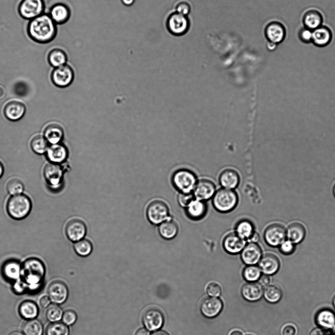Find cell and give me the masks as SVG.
Returning a JSON list of instances; mask_svg holds the SVG:
<instances>
[{
  "label": "cell",
  "instance_id": "1",
  "mask_svg": "<svg viewBox=\"0 0 335 335\" xmlns=\"http://www.w3.org/2000/svg\"><path fill=\"white\" fill-rule=\"evenodd\" d=\"M57 25L49 14L43 13L31 19L28 27L29 37L40 43H47L52 41L57 33Z\"/></svg>",
  "mask_w": 335,
  "mask_h": 335
},
{
  "label": "cell",
  "instance_id": "2",
  "mask_svg": "<svg viewBox=\"0 0 335 335\" xmlns=\"http://www.w3.org/2000/svg\"><path fill=\"white\" fill-rule=\"evenodd\" d=\"M45 273L44 265L38 258H28L22 265L21 276L30 288L35 289L38 286L44 278Z\"/></svg>",
  "mask_w": 335,
  "mask_h": 335
},
{
  "label": "cell",
  "instance_id": "3",
  "mask_svg": "<svg viewBox=\"0 0 335 335\" xmlns=\"http://www.w3.org/2000/svg\"><path fill=\"white\" fill-rule=\"evenodd\" d=\"M31 202L25 195L19 194L12 195L7 201V212L12 218L22 220L26 218L31 209Z\"/></svg>",
  "mask_w": 335,
  "mask_h": 335
},
{
  "label": "cell",
  "instance_id": "4",
  "mask_svg": "<svg viewBox=\"0 0 335 335\" xmlns=\"http://www.w3.org/2000/svg\"><path fill=\"white\" fill-rule=\"evenodd\" d=\"M212 198L213 207L221 213L231 211L238 202V196L235 191L223 188L217 191Z\"/></svg>",
  "mask_w": 335,
  "mask_h": 335
},
{
  "label": "cell",
  "instance_id": "5",
  "mask_svg": "<svg viewBox=\"0 0 335 335\" xmlns=\"http://www.w3.org/2000/svg\"><path fill=\"white\" fill-rule=\"evenodd\" d=\"M197 181L195 174L185 169L177 170L172 177V184L180 193H191Z\"/></svg>",
  "mask_w": 335,
  "mask_h": 335
},
{
  "label": "cell",
  "instance_id": "6",
  "mask_svg": "<svg viewBox=\"0 0 335 335\" xmlns=\"http://www.w3.org/2000/svg\"><path fill=\"white\" fill-rule=\"evenodd\" d=\"M146 214L149 222L155 225H159L169 219V208L167 204L161 200L151 201L147 207Z\"/></svg>",
  "mask_w": 335,
  "mask_h": 335
},
{
  "label": "cell",
  "instance_id": "7",
  "mask_svg": "<svg viewBox=\"0 0 335 335\" xmlns=\"http://www.w3.org/2000/svg\"><path fill=\"white\" fill-rule=\"evenodd\" d=\"M190 21L187 16L176 12L170 14L167 21V27L169 32L176 36L185 34L189 29Z\"/></svg>",
  "mask_w": 335,
  "mask_h": 335
},
{
  "label": "cell",
  "instance_id": "8",
  "mask_svg": "<svg viewBox=\"0 0 335 335\" xmlns=\"http://www.w3.org/2000/svg\"><path fill=\"white\" fill-rule=\"evenodd\" d=\"M45 10L43 0H23L19 6V12L25 19L30 20L43 14Z\"/></svg>",
  "mask_w": 335,
  "mask_h": 335
},
{
  "label": "cell",
  "instance_id": "9",
  "mask_svg": "<svg viewBox=\"0 0 335 335\" xmlns=\"http://www.w3.org/2000/svg\"><path fill=\"white\" fill-rule=\"evenodd\" d=\"M286 237L285 229L283 226L278 223L269 225L264 232L265 242L273 247L279 246L285 240Z\"/></svg>",
  "mask_w": 335,
  "mask_h": 335
},
{
  "label": "cell",
  "instance_id": "10",
  "mask_svg": "<svg viewBox=\"0 0 335 335\" xmlns=\"http://www.w3.org/2000/svg\"><path fill=\"white\" fill-rule=\"evenodd\" d=\"M73 78V70L67 64L54 68L51 73L52 82L58 87H63L69 85Z\"/></svg>",
  "mask_w": 335,
  "mask_h": 335
},
{
  "label": "cell",
  "instance_id": "11",
  "mask_svg": "<svg viewBox=\"0 0 335 335\" xmlns=\"http://www.w3.org/2000/svg\"><path fill=\"white\" fill-rule=\"evenodd\" d=\"M216 190L213 182L209 179H202L197 181L193 190V194L195 199L205 201L213 197Z\"/></svg>",
  "mask_w": 335,
  "mask_h": 335
},
{
  "label": "cell",
  "instance_id": "12",
  "mask_svg": "<svg viewBox=\"0 0 335 335\" xmlns=\"http://www.w3.org/2000/svg\"><path fill=\"white\" fill-rule=\"evenodd\" d=\"M87 231L84 222L79 219L69 221L65 227V233L67 238L72 242H77L85 236Z\"/></svg>",
  "mask_w": 335,
  "mask_h": 335
},
{
  "label": "cell",
  "instance_id": "13",
  "mask_svg": "<svg viewBox=\"0 0 335 335\" xmlns=\"http://www.w3.org/2000/svg\"><path fill=\"white\" fill-rule=\"evenodd\" d=\"M164 316L159 309L151 308L146 310L142 316V322L145 328L155 331L161 328L164 324Z\"/></svg>",
  "mask_w": 335,
  "mask_h": 335
},
{
  "label": "cell",
  "instance_id": "14",
  "mask_svg": "<svg viewBox=\"0 0 335 335\" xmlns=\"http://www.w3.org/2000/svg\"><path fill=\"white\" fill-rule=\"evenodd\" d=\"M47 292L51 301L57 304L64 303L68 295L67 286L64 282L58 280L53 281L49 284Z\"/></svg>",
  "mask_w": 335,
  "mask_h": 335
},
{
  "label": "cell",
  "instance_id": "15",
  "mask_svg": "<svg viewBox=\"0 0 335 335\" xmlns=\"http://www.w3.org/2000/svg\"><path fill=\"white\" fill-rule=\"evenodd\" d=\"M262 250L256 243L249 242L241 252V258L247 265H255L262 257Z\"/></svg>",
  "mask_w": 335,
  "mask_h": 335
},
{
  "label": "cell",
  "instance_id": "16",
  "mask_svg": "<svg viewBox=\"0 0 335 335\" xmlns=\"http://www.w3.org/2000/svg\"><path fill=\"white\" fill-rule=\"evenodd\" d=\"M71 10L66 3L58 2L54 4L50 9L48 14L57 25L67 23L71 17Z\"/></svg>",
  "mask_w": 335,
  "mask_h": 335
},
{
  "label": "cell",
  "instance_id": "17",
  "mask_svg": "<svg viewBox=\"0 0 335 335\" xmlns=\"http://www.w3.org/2000/svg\"><path fill=\"white\" fill-rule=\"evenodd\" d=\"M223 304L222 300L215 297L204 299L200 305L201 313L206 317L212 318L218 316L222 310Z\"/></svg>",
  "mask_w": 335,
  "mask_h": 335
},
{
  "label": "cell",
  "instance_id": "18",
  "mask_svg": "<svg viewBox=\"0 0 335 335\" xmlns=\"http://www.w3.org/2000/svg\"><path fill=\"white\" fill-rule=\"evenodd\" d=\"M63 174V169L58 164L51 162L44 168V178L47 183L52 187H56L61 184Z\"/></svg>",
  "mask_w": 335,
  "mask_h": 335
},
{
  "label": "cell",
  "instance_id": "19",
  "mask_svg": "<svg viewBox=\"0 0 335 335\" xmlns=\"http://www.w3.org/2000/svg\"><path fill=\"white\" fill-rule=\"evenodd\" d=\"M246 244V240L241 238L235 232L227 234L223 241L224 250L231 254L241 252Z\"/></svg>",
  "mask_w": 335,
  "mask_h": 335
},
{
  "label": "cell",
  "instance_id": "20",
  "mask_svg": "<svg viewBox=\"0 0 335 335\" xmlns=\"http://www.w3.org/2000/svg\"><path fill=\"white\" fill-rule=\"evenodd\" d=\"M258 263L261 271L267 275L275 274L280 267V262L278 257L270 253L262 256Z\"/></svg>",
  "mask_w": 335,
  "mask_h": 335
},
{
  "label": "cell",
  "instance_id": "21",
  "mask_svg": "<svg viewBox=\"0 0 335 335\" xmlns=\"http://www.w3.org/2000/svg\"><path fill=\"white\" fill-rule=\"evenodd\" d=\"M265 34L269 42L277 44L284 39L285 29L281 23L273 22L267 25L265 29Z\"/></svg>",
  "mask_w": 335,
  "mask_h": 335
},
{
  "label": "cell",
  "instance_id": "22",
  "mask_svg": "<svg viewBox=\"0 0 335 335\" xmlns=\"http://www.w3.org/2000/svg\"><path fill=\"white\" fill-rule=\"evenodd\" d=\"M241 294L243 298L248 301H257L263 294L262 286L258 282H249L243 286Z\"/></svg>",
  "mask_w": 335,
  "mask_h": 335
},
{
  "label": "cell",
  "instance_id": "23",
  "mask_svg": "<svg viewBox=\"0 0 335 335\" xmlns=\"http://www.w3.org/2000/svg\"><path fill=\"white\" fill-rule=\"evenodd\" d=\"M219 182L223 188L234 190L239 184L240 176L236 170L226 169L220 174Z\"/></svg>",
  "mask_w": 335,
  "mask_h": 335
},
{
  "label": "cell",
  "instance_id": "24",
  "mask_svg": "<svg viewBox=\"0 0 335 335\" xmlns=\"http://www.w3.org/2000/svg\"><path fill=\"white\" fill-rule=\"evenodd\" d=\"M26 108L24 104L18 101H12L6 104L4 108V113L7 119L16 121L21 119L24 115Z\"/></svg>",
  "mask_w": 335,
  "mask_h": 335
},
{
  "label": "cell",
  "instance_id": "25",
  "mask_svg": "<svg viewBox=\"0 0 335 335\" xmlns=\"http://www.w3.org/2000/svg\"><path fill=\"white\" fill-rule=\"evenodd\" d=\"M185 210L190 219L199 220L205 215L207 207L205 201L195 199L185 208Z\"/></svg>",
  "mask_w": 335,
  "mask_h": 335
},
{
  "label": "cell",
  "instance_id": "26",
  "mask_svg": "<svg viewBox=\"0 0 335 335\" xmlns=\"http://www.w3.org/2000/svg\"><path fill=\"white\" fill-rule=\"evenodd\" d=\"M46 153L49 160L51 163L56 164L63 162L68 156L67 150L65 146L59 143L52 144L49 146Z\"/></svg>",
  "mask_w": 335,
  "mask_h": 335
},
{
  "label": "cell",
  "instance_id": "27",
  "mask_svg": "<svg viewBox=\"0 0 335 335\" xmlns=\"http://www.w3.org/2000/svg\"><path fill=\"white\" fill-rule=\"evenodd\" d=\"M315 320L319 327L332 329L335 326V313L328 309L321 310L317 313Z\"/></svg>",
  "mask_w": 335,
  "mask_h": 335
},
{
  "label": "cell",
  "instance_id": "28",
  "mask_svg": "<svg viewBox=\"0 0 335 335\" xmlns=\"http://www.w3.org/2000/svg\"><path fill=\"white\" fill-rule=\"evenodd\" d=\"M179 230L177 223L168 219L159 225L158 231L161 236L167 240L174 238L178 234Z\"/></svg>",
  "mask_w": 335,
  "mask_h": 335
},
{
  "label": "cell",
  "instance_id": "29",
  "mask_svg": "<svg viewBox=\"0 0 335 335\" xmlns=\"http://www.w3.org/2000/svg\"><path fill=\"white\" fill-rule=\"evenodd\" d=\"M331 39V31L326 27L321 26L312 32V42L316 46H325L330 42Z\"/></svg>",
  "mask_w": 335,
  "mask_h": 335
},
{
  "label": "cell",
  "instance_id": "30",
  "mask_svg": "<svg viewBox=\"0 0 335 335\" xmlns=\"http://www.w3.org/2000/svg\"><path fill=\"white\" fill-rule=\"evenodd\" d=\"M286 232L288 240L295 244L301 242L305 238L306 233L304 226L299 223L290 224Z\"/></svg>",
  "mask_w": 335,
  "mask_h": 335
},
{
  "label": "cell",
  "instance_id": "31",
  "mask_svg": "<svg viewBox=\"0 0 335 335\" xmlns=\"http://www.w3.org/2000/svg\"><path fill=\"white\" fill-rule=\"evenodd\" d=\"M44 137L52 144L58 143L63 137V129L57 124H49L44 130Z\"/></svg>",
  "mask_w": 335,
  "mask_h": 335
},
{
  "label": "cell",
  "instance_id": "32",
  "mask_svg": "<svg viewBox=\"0 0 335 335\" xmlns=\"http://www.w3.org/2000/svg\"><path fill=\"white\" fill-rule=\"evenodd\" d=\"M255 232L253 224L248 220H241L236 224L235 233L245 240L249 241Z\"/></svg>",
  "mask_w": 335,
  "mask_h": 335
},
{
  "label": "cell",
  "instance_id": "33",
  "mask_svg": "<svg viewBox=\"0 0 335 335\" xmlns=\"http://www.w3.org/2000/svg\"><path fill=\"white\" fill-rule=\"evenodd\" d=\"M323 18L318 11L311 10L307 12L303 17V23L305 28L314 30L321 26Z\"/></svg>",
  "mask_w": 335,
  "mask_h": 335
},
{
  "label": "cell",
  "instance_id": "34",
  "mask_svg": "<svg viewBox=\"0 0 335 335\" xmlns=\"http://www.w3.org/2000/svg\"><path fill=\"white\" fill-rule=\"evenodd\" d=\"M22 265L16 260H9L4 263L2 268L5 277L10 280L19 279L21 274Z\"/></svg>",
  "mask_w": 335,
  "mask_h": 335
},
{
  "label": "cell",
  "instance_id": "35",
  "mask_svg": "<svg viewBox=\"0 0 335 335\" xmlns=\"http://www.w3.org/2000/svg\"><path fill=\"white\" fill-rule=\"evenodd\" d=\"M48 60L50 65L55 68L66 64L68 56L66 53L62 49L55 48L49 53Z\"/></svg>",
  "mask_w": 335,
  "mask_h": 335
},
{
  "label": "cell",
  "instance_id": "36",
  "mask_svg": "<svg viewBox=\"0 0 335 335\" xmlns=\"http://www.w3.org/2000/svg\"><path fill=\"white\" fill-rule=\"evenodd\" d=\"M19 311L22 317L30 320L34 319L37 316L39 310L34 302L31 301H25L20 304Z\"/></svg>",
  "mask_w": 335,
  "mask_h": 335
},
{
  "label": "cell",
  "instance_id": "37",
  "mask_svg": "<svg viewBox=\"0 0 335 335\" xmlns=\"http://www.w3.org/2000/svg\"><path fill=\"white\" fill-rule=\"evenodd\" d=\"M22 330L25 335H42L43 327L40 321L34 318L25 322Z\"/></svg>",
  "mask_w": 335,
  "mask_h": 335
},
{
  "label": "cell",
  "instance_id": "38",
  "mask_svg": "<svg viewBox=\"0 0 335 335\" xmlns=\"http://www.w3.org/2000/svg\"><path fill=\"white\" fill-rule=\"evenodd\" d=\"M263 296L268 302L276 304L281 299L282 291L278 286L274 285H269L264 289Z\"/></svg>",
  "mask_w": 335,
  "mask_h": 335
},
{
  "label": "cell",
  "instance_id": "39",
  "mask_svg": "<svg viewBox=\"0 0 335 335\" xmlns=\"http://www.w3.org/2000/svg\"><path fill=\"white\" fill-rule=\"evenodd\" d=\"M74 249L78 255L85 257L91 253L93 250V246L92 243L89 240L83 238L75 243Z\"/></svg>",
  "mask_w": 335,
  "mask_h": 335
},
{
  "label": "cell",
  "instance_id": "40",
  "mask_svg": "<svg viewBox=\"0 0 335 335\" xmlns=\"http://www.w3.org/2000/svg\"><path fill=\"white\" fill-rule=\"evenodd\" d=\"M48 141L40 135H37L32 138L30 142L32 150L36 153L42 154L46 152L48 148Z\"/></svg>",
  "mask_w": 335,
  "mask_h": 335
},
{
  "label": "cell",
  "instance_id": "41",
  "mask_svg": "<svg viewBox=\"0 0 335 335\" xmlns=\"http://www.w3.org/2000/svg\"><path fill=\"white\" fill-rule=\"evenodd\" d=\"M68 327L62 322H55L48 325L46 330V335H68Z\"/></svg>",
  "mask_w": 335,
  "mask_h": 335
},
{
  "label": "cell",
  "instance_id": "42",
  "mask_svg": "<svg viewBox=\"0 0 335 335\" xmlns=\"http://www.w3.org/2000/svg\"><path fill=\"white\" fill-rule=\"evenodd\" d=\"M261 271L258 266L255 265H248L243 272L244 279L249 282L258 280L261 275Z\"/></svg>",
  "mask_w": 335,
  "mask_h": 335
},
{
  "label": "cell",
  "instance_id": "43",
  "mask_svg": "<svg viewBox=\"0 0 335 335\" xmlns=\"http://www.w3.org/2000/svg\"><path fill=\"white\" fill-rule=\"evenodd\" d=\"M63 311L58 305L54 304L50 305L46 310V316L47 319L52 322L59 321L62 317Z\"/></svg>",
  "mask_w": 335,
  "mask_h": 335
},
{
  "label": "cell",
  "instance_id": "44",
  "mask_svg": "<svg viewBox=\"0 0 335 335\" xmlns=\"http://www.w3.org/2000/svg\"><path fill=\"white\" fill-rule=\"evenodd\" d=\"M7 191L12 195L21 194L24 190L23 183L19 179L13 178L10 180L6 185Z\"/></svg>",
  "mask_w": 335,
  "mask_h": 335
},
{
  "label": "cell",
  "instance_id": "45",
  "mask_svg": "<svg viewBox=\"0 0 335 335\" xmlns=\"http://www.w3.org/2000/svg\"><path fill=\"white\" fill-rule=\"evenodd\" d=\"M195 199L193 193H180L178 195V204L182 207L186 208L193 200Z\"/></svg>",
  "mask_w": 335,
  "mask_h": 335
},
{
  "label": "cell",
  "instance_id": "46",
  "mask_svg": "<svg viewBox=\"0 0 335 335\" xmlns=\"http://www.w3.org/2000/svg\"><path fill=\"white\" fill-rule=\"evenodd\" d=\"M279 250L282 254L289 255L295 250V244L289 240H285L279 246Z\"/></svg>",
  "mask_w": 335,
  "mask_h": 335
},
{
  "label": "cell",
  "instance_id": "47",
  "mask_svg": "<svg viewBox=\"0 0 335 335\" xmlns=\"http://www.w3.org/2000/svg\"><path fill=\"white\" fill-rule=\"evenodd\" d=\"M77 319L76 313L72 310H67L63 313L62 319L67 325H71L75 323Z\"/></svg>",
  "mask_w": 335,
  "mask_h": 335
},
{
  "label": "cell",
  "instance_id": "48",
  "mask_svg": "<svg viewBox=\"0 0 335 335\" xmlns=\"http://www.w3.org/2000/svg\"><path fill=\"white\" fill-rule=\"evenodd\" d=\"M221 288L216 282H211L208 284L206 287V292L208 295L211 297H218L221 294Z\"/></svg>",
  "mask_w": 335,
  "mask_h": 335
},
{
  "label": "cell",
  "instance_id": "49",
  "mask_svg": "<svg viewBox=\"0 0 335 335\" xmlns=\"http://www.w3.org/2000/svg\"><path fill=\"white\" fill-rule=\"evenodd\" d=\"M175 9L176 12L187 16L191 11V6L187 2L183 1L178 3Z\"/></svg>",
  "mask_w": 335,
  "mask_h": 335
},
{
  "label": "cell",
  "instance_id": "50",
  "mask_svg": "<svg viewBox=\"0 0 335 335\" xmlns=\"http://www.w3.org/2000/svg\"><path fill=\"white\" fill-rule=\"evenodd\" d=\"M312 35L311 30L305 27L302 28L299 32V37L304 43H307L312 41Z\"/></svg>",
  "mask_w": 335,
  "mask_h": 335
},
{
  "label": "cell",
  "instance_id": "51",
  "mask_svg": "<svg viewBox=\"0 0 335 335\" xmlns=\"http://www.w3.org/2000/svg\"><path fill=\"white\" fill-rule=\"evenodd\" d=\"M297 332L296 325L291 323H286L281 329L282 335H296Z\"/></svg>",
  "mask_w": 335,
  "mask_h": 335
},
{
  "label": "cell",
  "instance_id": "52",
  "mask_svg": "<svg viewBox=\"0 0 335 335\" xmlns=\"http://www.w3.org/2000/svg\"><path fill=\"white\" fill-rule=\"evenodd\" d=\"M309 335H330L326 329L321 327L313 329L310 333Z\"/></svg>",
  "mask_w": 335,
  "mask_h": 335
},
{
  "label": "cell",
  "instance_id": "53",
  "mask_svg": "<svg viewBox=\"0 0 335 335\" xmlns=\"http://www.w3.org/2000/svg\"><path fill=\"white\" fill-rule=\"evenodd\" d=\"M270 282V279L268 275L264 274L261 275L258 279V283L262 286H267Z\"/></svg>",
  "mask_w": 335,
  "mask_h": 335
},
{
  "label": "cell",
  "instance_id": "54",
  "mask_svg": "<svg viewBox=\"0 0 335 335\" xmlns=\"http://www.w3.org/2000/svg\"><path fill=\"white\" fill-rule=\"evenodd\" d=\"M51 300L47 296H42L39 300V305L43 308H45L50 305Z\"/></svg>",
  "mask_w": 335,
  "mask_h": 335
},
{
  "label": "cell",
  "instance_id": "55",
  "mask_svg": "<svg viewBox=\"0 0 335 335\" xmlns=\"http://www.w3.org/2000/svg\"><path fill=\"white\" fill-rule=\"evenodd\" d=\"M135 335H150V332L146 329L144 328H141L138 330Z\"/></svg>",
  "mask_w": 335,
  "mask_h": 335
},
{
  "label": "cell",
  "instance_id": "56",
  "mask_svg": "<svg viewBox=\"0 0 335 335\" xmlns=\"http://www.w3.org/2000/svg\"><path fill=\"white\" fill-rule=\"evenodd\" d=\"M151 335H169L167 332L163 330L155 331Z\"/></svg>",
  "mask_w": 335,
  "mask_h": 335
},
{
  "label": "cell",
  "instance_id": "57",
  "mask_svg": "<svg viewBox=\"0 0 335 335\" xmlns=\"http://www.w3.org/2000/svg\"><path fill=\"white\" fill-rule=\"evenodd\" d=\"M5 89L4 86L0 85V99H2L5 95Z\"/></svg>",
  "mask_w": 335,
  "mask_h": 335
},
{
  "label": "cell",
  "instance_id": "58",
  "mask_svg": "<svg viewBox=\"0 0 335 335\" xmlns=\"http://www.w3.org/2000/svg\"><path fill=\"white\" fill-rule=\"evenodd\" d=\"M122 3L126 6H130L132 5L135 0H121Z\"/></svg>",
  "mask_w": 335,
  "mask_h": 335
},
{
  "label": "cell",
  "instance_id": "59",
  "mask_svg": "<svg viewBox=\"0 0 335 335\" xmlns=\"http://www.w3.org/2000/svg\"><path fill=\"white\" fill-rule=\"evenodd\" d=\"M8 335H25L24 334L18 331L10 332Z\"/></svg>",
  "mask_w": 335,
  "mask_h": 335
},
{
  "label": "cell",
  "instance_id": "60",
  "mask_svg": "<svg viewBox=\"0 0 335 335\" xmlns=\"http://www.w3.org/2000/svg\"><path fill=\"white\" fill-rule=\"evenodd\" d=\"M229 335H243V334L239 330H234L231 332Z\"/></svg>",
  "mask_w": 335,
  "mask_h": 335
},
{
  "label": "cell",
  "instance_id": "61",
  "mask_svg": "<svg viewBox=\"0 0 335 335\" xmlns=\"http://www.w3.org/2000/svg\"><path fill=\"white\" fill-rule=\"evenodd\" d=\"M4 171L3 167L1 163L0 162V178L2 176Z\"/></svg>",
  "mask_w": 335,
  "mask_h": 335
},
{
  "label": "cell",
  "instance_id": "62",
  "mask_svg": "<svg viewBox=\"0 0 335 335\" xmlns=\"http://www.w3.org/2000/svg\"><path fill=\"white\" fill-rule=\"evenodd\" d=\"M333 304L334 307L335 308V296H334L333 300Z\"/></svg>",
  "mask_w": 335,
  "mask_h": 335
},
{
  "label": "cell",
  "instance_id": "63",
  "mask_svg": "<svg viewBox=\"0 0 335 335\" xmlns=\"http://www.w3.org/2000/svg\"><path fill=\"white\" fill-rule=\"evenodd\" d=\"M333 192H334V195H335V186H334V187Z\"/></svg>",
  "mask_w": 335,
  "mask_h": 335
}]
</instances>
